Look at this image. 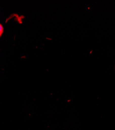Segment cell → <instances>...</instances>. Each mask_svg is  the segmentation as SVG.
Instances as JSON below:
<instances>
[{"instance_id": "1", "label": "cell", "mask_w": 115, "mask_h": 130, "mask_svg": "<svg viewBox=\"0 0 115 130\" xmlns=\"http://www.w3.org/2000/svg\"><path fill=\"white\" fill-rule=\"evenodd\" d=\"M3 27L1 24H0V37H1V36L3 34Z\"/></svg>"}]
</instances>
